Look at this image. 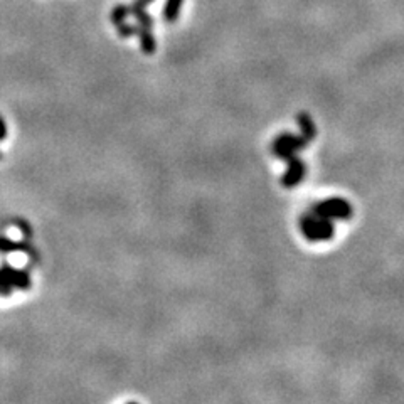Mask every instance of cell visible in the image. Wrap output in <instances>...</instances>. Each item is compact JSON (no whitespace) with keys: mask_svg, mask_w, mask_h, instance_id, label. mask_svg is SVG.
Returning a JSON list of instances; mask_svg holds the SVG:
<instances>
[{"mask_svg":"<svg viewBox=\"0 0 404 404\" xmlns=\"http://www.w3.org/2000/svg\"><path fill=\"white\" fill-rule=\"evenodd\" d=\"M300 123L303 128V137H298V135L295 137V135L286 134L282 135L273 145V152L278 157L290 160L288 162L290 169L288 172H286L285 178H283V184H285L286 187H291V185L298 184V182L302 181L303 174H305V167H303L300 158L295 157V154H297V150L302 149L306 142H310V140L315 137V127H313L312 120H310L309 116L302 115Z\"/></svg>","mask_w":404,"mask_h":404,"instance_id":"1","label":"cell"},{"mask_svg":"<svg viewBox=\"0 0 404 404\" xmlns=\"http://www.w3.org/2000/svg\"><path fill=\"white\" fill-rule=\"evenodd\" d=\"M302 229H303V235L312 241L329 239L330 236L333 235L332 221L313 214V212H310V214L303 219Z\"/></svg>","mask_w":404,"mask_h":404,"instance_id":"2","label":"cell"},{"mask_svg":"<svg viewBox=\"0 0 404 404\" xmlns=\"http://www.w3.org/2000/svg\"><path fill=\"white\" fill-rule=\"evenodd\" d=\"M313 214L325 217V219H347L352 214V208L349 202L342 201V199H330L327 202H322L320 205H317L313 209Z\"/></svg>","mask_w":404,"mask_h":404,"instance_id":"3","label":"cell"},{"mask_svg":"<svg viewBox=\"0 0 404 404\" xmlns=\"http://www.w3.org/2000/svg\"><path fill=\"white\" fill-rule=\"evenodd\" d=\"M2 270L6 271L7 279H9L10 285L15 286V288H21V290L30 288V278H29V275L26 273V271H17L9 265H3Z\"/></svg>","mask_w":404,"mask_h":404,"instance_id":"4","label":"cell"},{"mask_svg":"<svg viewBox=\"0 0 404 404\" xmlns=\"http://www.w3.org/2000/svg\"><path fill=\"white\" fill-rule=\"evenodd\" d=\"M19 250H27V244L24 243H15V241L9 238H0V251H19Z\"/></svg>","mask_w":404,"mask_h":404,"instance_id":"5","label":"cell"},{"mask_svg":"<svg viewBox=\"0 0 404 404\" xmlns=\"http://www.w3.org/2000/svg\"><path fill=\"white\" fill-rule=\"evenodd\" d=\"M6 137H7V127H6V123H3V118L0 116V142L6 140Z\"/></svg>","mask_w":404,"mask_h":404,"instance_id":"6","label":"cell"},{"mask_svg":"<svg viewBox=\"0 0 404 404\" xmlns=\"http://www.w3.org/2000/svg\"><path fill=\"white\" fill-rule=\"evenodd\" d=\"M0 160H2V154H0Z\"/></svg>","mask_w":404,"mask_h":404,"instance_id":"7","label":"cell"}]
</instances>
